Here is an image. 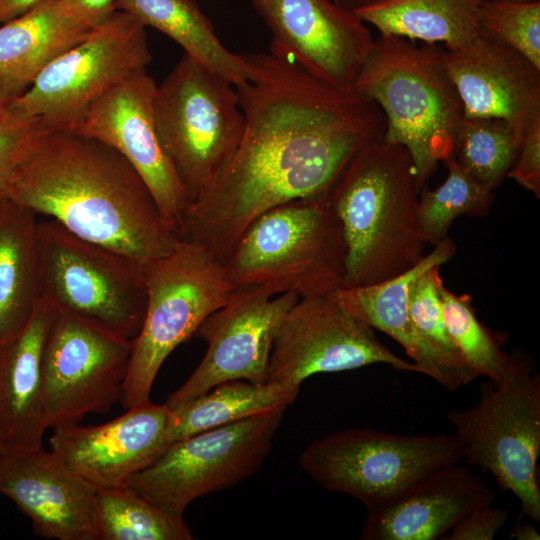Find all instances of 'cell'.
<instances>
[{
  "label": "cell",
  "instance_id": "6da1fadb",
  "mask_svg": "<svg viewBox=\"0 0 540 540\" xmlns=\"http://www.w3.org/2000/svg\"><path fill=\"white\" fill-rule=\"evenodd\" d=\"M242 55L248 76L235 86L242 137L190 204L180 232L223 265L257 217L328 193L352 156L386 127L379 107L354 88L327 83L269 51Z\"/></svg>",
  "mask_w": 540,
  "mask_h": 540
},
{
  "label": "cell",
  "instance_id": "7a4b0ae2",
  "mask_svg": "<svg viewBox=\"0 0 540 540\" xmlns=\"http://www.w3.org/2000/svg\"><path fill=\"white\" fill-rule=\"evenodd\" d=\"M7 198L144 265L181 241L129 161L74 131L49 132L18 169Z\"/></svg>",
  "mask_w": 540,
  "mask_h": 540
},
{
  "label": "cell",
  "instance_id": "3957f363",
  "mask_svg": "<svg viewBox=\"0 0 540 540\" xmlns=\"http://www.w3.org/2000/svg\"><path fill=\"white\" fill-rule=\"evenodd\" d=\"M416 170L408 150L383 135L348 161L327 196L346 245L342 287L402 274L425 256Z\"/></svg>",
  "mask_w": 540,
  "mask_h": 540
},
{
  "label": "cell",
  "instance_id": "277c9868",
  "mask_svg": "<svg viewBox=\"0 0 540 540\" xmlns=\"http://www.w3.org/2000/svg\"><path fill=\"white\" fill-rule=\"evenodd\" d=\"M353 88L383 113L384 138L408 150L421 191L438 163L452 155L464 116L444 46L379 34Z\"/></svg>",
  "mask_w": 540,
  "mask_h": 540
},
{
  "label": "cell",
  "instance_id": "5b68a950",
  "mask_svg": "<svg viewBox=\"0 0 540 540\" xmlns=\"http://www.w3.org/2000/svg\"><path fill=\"white\" fill-rule=\"evenodd\" d=\"M224 268L235 289L328 295L343 286L346 245L327 193L298 198L257 217Z\"/></svg>",
  "mask_w": 540,
  "mask_h": 540
},
{
  "label": "cell",
  "instance_id": "8992f818",
  "mask_svg": "<svg viewBox=\"0 0 540 540\" xmlns=\"http://www.w3.org/2000/svg\"><path fill=\"white\" fill-rule=\"evenodd\" d=\"M446 418L463 448L466 466L488 472L512 492L521 515L540 521V375L532 359L513 352L506 376L484 382L476 405Z\"/></svg>",
  "mask_w": 540,
  "mask_h": 540
},
{
  "label": "cell",
  "instance_id": "52a82bcc",
  "mask_svg": "<svg viewBox=\"0 0 540 540\" xmlns=\"http://www.w3.org/2000/svg\"><path fill=\"white\" fill-rule=\"evenodd\" d=\"M40 300L55 312L131 341L146 311L145 265L38 221Z\"/></svg>",
  "mask_w": 540,
  "mask_h": 540
},
{
  "label": "cell",
  "instance_id": "ba28073f",
  "mask_svg": "<svg viewBox=\"0 0 540 540\" xmlns=\"http://www.w3.org/2000/svg\"><path fill=\"white\" fill-rule=\"evenodd\" d=\"M145 277V316L131 340L120 397L125 409L150 400L154 380L169 354L235 291L223 264L201 246L182 239L169 254L145 264Z\"/></svg>",
  "mask_w": 540,
  "mask_h": 540
},
{
  "label": "cell",
  "instance_id": "9c48e42d",
  "mask_svg": "<svg viewBox=\"0 0 540 540\" xmlns=\"http://www.w3.org/2000/svg\"><path fill=\"white\" fill-rule=\"evenodd\" d=\"M153 115L160 145L192 203L242 137L244 115L235 85L184 53L156 85Z\"/></svg>",
  "mask_w": 540,
  "mask_h": 540
},
{
  "label": "cell",
  "instance_id": "30bf717a",
  "mask_svg": "<svg viewBox=\"0 0 540 540\" xmlns=\"http://www.w3.org/2000/svg\"><path fill=\"white\" fill-rule=\"evenodd\" d=\"M462 457L454 434L402 435L349 428L308 444L299 465L324 489L348 494L368 509L435 470L460 463Z\"/></svg>",
  "mask_w": 540,
  "mask_h": 540
},
{
  "label": "cell",
  "instance_id": "8fae6325",
  "mask_svg": "<svg viewBox=\"0 0 540 540\" xmlns=\"http://www.w3.org/2000/svg\"><path fill=\"white\" fill-rule=\"evenodd\" d=\"M285 410L268 412L172 442L123 485L165 514L183 518L195 499L253 476L272 449Z\"/></svg>",
  "mask_w": 540,
  "mask_h": 540
},
{
  "label": "cell",
  "instance_id": "7c38bea8",
  "mask_svg": "<svg viewBox=\"0 0 540 540\" xmlns=\"http://www.w3.org/2000/svg\"><path fill=\"white\" fill-rule=\"evenodd\" d=\"M145 28L117 10L44 68L9 108L50 131H74L96 100L151 62Z\"/></svg>",
  "mask_w": 540,
  "mask_h": 540
},
{
  "label": "cell",
  "instance_id": "4fadbf2b",
  "mask_svg": "<svg viewBox=\"0 0 540 540\" xmlns=\"http://www.w3.org/2000/svg\"><path fill=\"white\" fill-rule=\"evenodd\" d=\"M131 341L53 311L43 350V403L48 427L106 413L120 400Z\"/></svg>",
  "mask_w": 540,
  "mask_h": 540
},
{
  "label": "cell",
  "instance_id": "5bb4252c",
  "mask_svg": "<svg viewBox=\"0 0 540 540\" xmlns=\"http://www.w3.org/2000/svg\"><path fill=\"white\" fill-rule=\"evenodd\" d=\"M377 363L398 371L418 372L414 363L394 354L377 339L371 326L329 295L300 297L275 337L268 381L300 388L305 379L318 373Z\"/></svg>",
  "mask_w": 540,
  "mask_h": 540
},
{
  "label": "cell",
  "instance_id": "9a60e30c",
  "mask_svg": "<svg viewBox=\"0 0 540 540\" xmlns=\"http://www.w3.org/2000/svg\"><path fill=\"white\" fill-rule=\"evenodd\" d=\"M299 298L292 292L274 296L257 287L235 289L229 301L209 314L196 330L194 335L207 343L206 353L165 404L175 408L225 381L268 382L275 337Z\"/></svg>",
  "mask_w": 540,
  "mask_h": 540
},
{
  "label": "cell",
  "instance_id": "2e32d148",
  "mask_svg": "<svg viewBox=\"0 0 540 540\" xmlns=\"http://www.w3.org/2000/svg\"><path fill=\"white\" fill-rule=\"evenodd\" d=\"M155 88L146 68L132 72L90 106L74 132L122 154L147 185L163 219L180 236L191 201L156 133Z\"/></svg>",
  "mask_w": 540,
  "mask_h": 540
},
{
  "label": "cell",
  "instance_id": "e0dca14e",
  "mask_svg": "<svg viewBox=\"0 0 540 540\" xmlns=\"http://www.w3.org/2000/svg\"><path fill=\"white\" fill-rule=\"evenodd\" d=\"M268 26L269 52L315 77L353 88L374 38L355 13L332 0H251Z\"/></svg>",
  "mask_w": 540,
  "mask_h": 540
},
{
  "label": "cell",
  "instance_id": "ac0fdd59",
  "mask_svg": "<svg viewBox=\"0 0 540 540\" xmlns=\"http://www.w3.org/2000/svg\"><path fill=\"white\" fill-rule=\"evenodd\" d=\"M169 407L150 400L97 426L53 427L51 451L95 489L123 485L166 448Z\"/></svg>",
  "mask_w": 540,
  "mask_h": 540
},
{
  "label": "cell",
  "instance_id": "d6986e66",
  "mask_svg": "<svg viewBox=\"0 0 540 540\" xmlns=\"http://www.w3.org/2000/svg\"><path fill=\"white\" fill-rule=\"evenodd\" d=\"M96 489L43 446L0 454V494L30 519L37 536L95 540Z\"/></svg>",
  "mask_w": 540,
  "mask_h": 540
},
{
  "label": "cell",
  "instance_id": "ffe728a7",
  "mask_svg": "<svg viewBox=\"0 0 540 540\" xmlns=\"http://www.w3.org/2000/svg\"><path fill=\"white\" fill-rule=\"evenodd\" d=\"M445 62L464 117L503 119L521 134L540 120V68L520 53L478 34L445 48Z\"/></svg>",
  "mask_w": 540,
  "mask_h": 540
},
{
  "label": "cell",
  "instance_id": "44dd1931",
  "mask_svg": "<svg viewBox=\"0 0 540 540\" xmlns=\"http://www.w3.org/2000/svg\"><path fill=\"white\" fill-rule=\"evenodd\" d=\"M495 492L468 466L447 465L367 509L363 540L442 539L463 517L491 506Z\"/></svg>",
  "mask_w": 540,
  "mask_h": 540
},
{
  "label": "cell",
  "instance_id": "7402d4cb",
  "mask_svg": "<svg viewBox=\"0 0 540 540\" xmlns=\"http://www.w3.org/2000/svg\"><path fill=\"white\" fill-rule=\"evenodd\" d=\"M456 245L445 238L408 271L390 279L360 287H341L328 294L346 311L397 341L422 373L450 391L477 378L429 347L417 334L408 313L411 283L424 271L447 263Z\"/></svg>",
  "mask_w": 540,
  "mask_h": 540
},
{
  "label": "cell",
  "instance_id": "603a6c76",
  "mask_svg": "<svg viewBox=\"0 0 540 540\" xmlns=\"http://www.w3.org/2000/svg\"><path fill=\"white\" fill-rule=\"evenodd\" d=\"M53 315L41 300L26 326L0 343V438L9 449L42 446L48 427L42 381V350Z\"/></svg>",
  "mask_w": 540,
  "mask_h": 540
},
{
  "label": "cell",
  "instance_id": "cb8c5ba5",
  "mask_svg": "<svg viewBox=\"0 0 540 540\" xmlns=\"http://www.w3.org/2000/svg\"><path fill=\"white\" fill-rule=\"evenodd\" d=\"M92 27L65 0H49L0 25V103L22 95Z\"/></svg>",
  "mask_w": 540,
  "mask_h": 540
},
{
  "label": "cell",
  "instance_id": "d4e9b609",
  "mask_svg": "<svg viewBox=\"0 0 540 540\" xmlns=\"http://www.w3.org/2000/svg\"><path fill=\"white\" fill-rule=\"evenodd\" d=\"M36 214L0 201V343L18 334L40 301Z\"/></svg>",
  "mask_w": 540,
  "mask_h": 540
},
{
  "label": "cell",
  "instance_id": "484cf974",
  "mask_svg": "<svg viewBox=\"0 0 540 540\" xmlns=\"http://www.w3.org/2000/svg\"><path fill=\"white\" fill-rule=\"evenodd\" d=\"M299 387L276 382L230 380L217 384L194 399L170 409L167 444L247 418L285 410L295 402Z\"/></svg>",
  "mask_w": 540,
  "mask_h": 540
},
{
  "label": "cell",
  "instance_id": "4316f807",
  "mask_svg": "<svg viewBox=\"0 0 540 540\" xmlns=\"http://www.w3.org/2000/svg\"><path fill=\"white\" fill-rule=\"evenodd\" d=\"M116 10L130 14L144 27L164 33L185 54L235 86L247 79L243 55L223 45L195 0H116Z\"/></svg>",
  "mask_w": 540,
  "mask_h": 540
},
{
  "label": "cell",
  "instance_id": "83f0119b",
  "mask_svg": "<svg viewBox=\"0 0 540 540\" xmlns=\"http://www.w3.org/2000/svg\"><path fill=\"white\" fill-rule=\"evenodd\" d=\"M483 0H387L355 13L380 35L453 48L478 35Z\"/></svg>",
  "mask_w": 540,
  "mask_h": 540
},
{
  "label": "cell",
  "instance_id": "f1b7e54d",
  "mask_svg": "<svg viewBox=\"0 0 540 540\" xmlns=\"http://www.w3.org/2000/svg\"><path fill=\"white\" fill-rule=\"evenodd\" d=\"M95 540H192L183 518L171 517L125 485L96 489Z\"/></svg>",
  "mask_w": 540,
  "mask_h": 540
},
{
  "label": "cell",
  "instance_id": "f546056e",
  "mask_svg": "<svg viewBox=\"0 0 540 540\" xmlns=\"http://www.w3.org/2000/svg\"><path fill=\"white\" fill-rule=\"evenodd\" d=\"M447 176L434 190L422 189L417 218L426 243L438 244L447 238L458 217H486L494 201L493 190L473 177L451 155L443 161Z\"/></svg>",
  "mask_w": 540,
  "mask_h": 540
},
{
  "label": "cell",
  "instance_id": "4dcf8cb0",
  "mask_svg": "<svg viewBox=\"0 0 540 540\" xmlns=\"http://www.w3.org/2000/svg\"><path fill=\"white\" fill-rule=\"evenodd\" d=\"M522 136L503 119L463 116L452 156L473 177L494 190L507 177Z\"/></svg>",
  "mask_w": 540,
  "mask_h": 540
},
{
  "label": "cell",
  "instance_id": "1f68e13d",
  "mask_svg": "<svg viewBox=\"0 0 540 540\" xmlns=\"http://www.w3.org/2000/svg\"><path fill=\"white\" fill-rule=\"evenodd\" d=\"M447 331L468 366L479 376L499 383L507 374L513 353L504 352L495 336L477 319L472 298L438 286Z\"/></svg>",
  "mask_w": 540,
  "mask_h": 540
},
{
  "label": "cell",
  "instance_id": "d6a6232c",
  "mask_svg": "<svg viewBox=\"0 0 540 540\" xmlns=\"http://www.w3.org/2000/svg\"><path fill=\"white\" fill-rule=\"evenodd\" d=\"M478 34L508 46L540 68V1L483 0Z\"/></svg>",
  "mask_w": 540,
  "mask_h": 540
},
{
  "label": "cell",
  "instance_id": "836d02e7",
  "mask_svg": "<svg viewBox=\"0 0 540 540\" xmlns=\"http://www.w3.org/2000/svg\"><path fill=\"white\" fill-rule=\"evenodd\" d=\"M440 266L420 274L410 285L408 313L418 336L433 350L457 367L478 376L465 362L446 327L438 286Z\"/></svg>",
  "mask_w": 540,
  "mask_h": 540
},
{
  "label": "cell",
  "instance_id": "e575fe53",
  "mask_svg": "<svg viewBox=\"0 0 540 540\" xmlns=\"http://www.w3.org/2000/svg\"><path fill=\"white\" fill-rule=\"evenodd\" d=\"M51 132L39 118H25L0 103V201L8 197L22 163Z\"/></svg>",
  "mask_w": 540,
  "mask_h": 540
},
{
  "label": "cell",
  "instance_id": "d590c367",
  "mask_svg": "<svg viewBox=\"0 0 540 540\" xmlns=\"http://www.w3.org/2000/svg\"><path fill=\"white\" fill-rule=\"evenodd\" d=\"M507 177L540 198V120L523 134Z\"/></svg>",
  "mask_w": 540,
  "mask_h": 540
},
{
  "label": "cell",
  "instance_id": "8d00e7d4",
  "mask_svg": "<svg viewBox=\"0 0 540 540\" xmlns=\"http://www.w3.org/2000/svg\"><path fill=\"white\" fill-rule=\"evenodd\" d=\"M508 518L506 509L483 507L463 517L441 540H491Z\"/></svg>",
  "mask_w": 540,
  "mask_h": 540
},
{
  "label": "cell",
  "instance_id": "74e56055",
  "mask_svg": "<svg viewBox=\"0 0 540 540\" xmlns=\"http://www.w3.org/2000/svg\"><path fill=\"white\" fill-rule=\"evenodd\" d=\"M92 27L107 21L117 10L116 0H65Z\"/></svg>",
  "mask_w": 540,
  "mask_h": 540
},
{
  "label": "cell",
  "instance_id": "f35d334b",
  "mask_svg": "<svg viewBox=\"0 0 540 540\" xmlns=\"http://www.w3.org/2000/svg\"><path fill=\"white\" fill-rule=\"evenodd\" d=\"M49 0H0V25Z\"/></svg>",
  "mask_w": 540,
  "mask_h": 540
},
{
  "label": "cell",
  "instance_id": "ab89813d",
  "mask_svg": "<svg viewBox=\"0 0 540 540\" xmlns=\"http://www.w3.org/2000/svg\"><path fill=\"white\" fill-rule=\"evenodd\" d=\"M510 537L516 540H539L540 534L532 523L517 521Z\"/></svg>",
  "mask_w": 540,
  "mask_h": 540
},
{
  "label": "cell",
  "instance_id": "60d3db41",
  "mask_svg": "<svg viewBox=\"0 0 540 540\" xmlns=\"http://www.w3.org/2000/svg\"><path fill=\"white\" fill-rule=\"evenodd\" d=\"M332 1L347 11L357 13L361 10L378 5L387 0H332Z\"/></svg>",
  "mask_w": 540,
  "mask_h": 540
},
{
  "label": "cell",
  "instance_id": "b9f144b4",
  "mask_svg": "<svg viewBox=\"0 0 540 540\" xmlns=\"http://www.w3.org/2000/svg\"><path fill=\"white\" fill-rule=\"evenodd\" d=\"M500 1H512V2H537L540 0H500Z\"/></svg>",
  "mask_w": 540,
  "mask_h": 540
},
{
  "label": "cell",
  "instance_id": "7bdbcfd3",
  "mask_svg": "<svg viewBox=\"0 0 540 540\" xmlns=\"http://www.w3.org/2000/svg\"><path fill=\"white\" fill-rule=\"evenodd\" d=\"M5 450H6V447L0 438V454H2Z\"/></svg>",
  "mask_w": 540,
  "mask_h": 540
}]
</instances>
